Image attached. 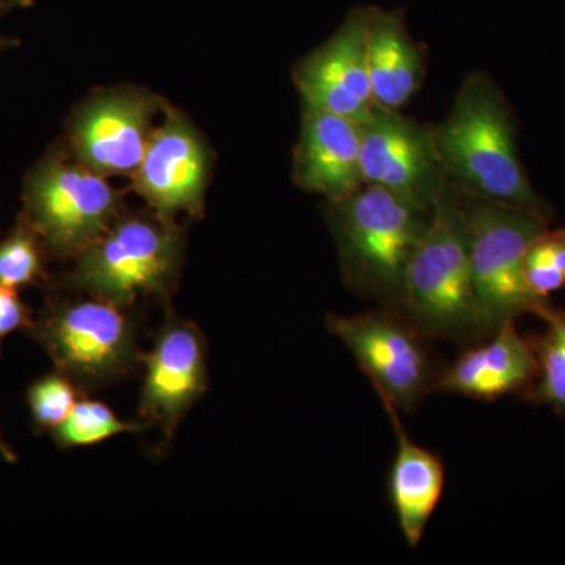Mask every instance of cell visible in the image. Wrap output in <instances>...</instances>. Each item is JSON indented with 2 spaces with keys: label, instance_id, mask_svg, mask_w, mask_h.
I'll list each match as a JSON object with an SVG mask.
<instances>
[{
  "label": "cell",
  "instance_id": "6da1fadb",
  "mask_svg": "<svg viewBox=\"0 0 565 565\" xmlns=\"http://www.w3.org/2000/svg\"><path fill=\"white\" fill-rule=\"evenodd\" d=\"M435 143L456 191L552 222L553 207L535 191L520 159L514 114L489 74L465 77L448 117L435 126Z\"/></svg>",
  "mask_w": 565,
  "mask_h": 565
},
{
  "label": "cell",
  "instance_id": "7a4b0ae2",
  "mask_svg": "<svg viewBox=\"0 0 565 565\" xmlns=\"http://www.w3.org/2000/svg\"><path fill=\"white\" fill-rule=\"evenodd\" d=\"M185 230L152 211L122 212L109 230L74 259L51 291L96 297L125 308L141 299L169 310L184 263Z\"/></svg>",
  "mask_w": 565,
  "mask_h": 565
},
{
  "label": "cell",
  "instance_id": "3957f363",
  "mask_svg": "<svg viewBox=\"0 0 565 565\" xmlns=\"http://www.w3.org/2000/svg\"><path fill=\"white\" fill-rule=\"evenodd\" d=\"M430 214L373 185L327 202L323 215L337 245L341 277L351 292L401 311L408 266Z\"/></svg>",
  "mask_w": 565,
  "mask_h": 565
},
{
  "label": "cell",
  "instance_id": "277c9868",
  "mask_svg": "<svg viewBox=\"0 0 565 565\" xmlns=\"http://www.w3.org/2000/svg\"><path fill=\"white\" fill-rule=\"evenodd\" d=\"M401 313L433 341L487 340L476 303L462 193L446 185L408 266Z\"/></svg>",
  "mask_w": 565,
  "mask_h": 565
},
{
  "label": "cell",
  "instance_id": "5b68a950",
  "mask_svg": "<svg viewBox=\"0 0 565 565\" xmlns=\"http://www.w3.org/2000/svg\"><path fill=\"white\" fill-rule=\"evenodd\" d=\"M28 334L84 394L118 384L143 364L137 308L84 294L51 291Z\"/></svg>",
  "mask_w": 565,
  "mask_h": 565
},
{
  "label": "cell",
  "instance_id": "8992f818",
  "mask_svg": "<svg viewBox=\"0 0 565 565\" xmlns=\"http://www.w3.org/2000/svg\"><path fill=\"white\" fill-rule=\"evenodd\" d=\"M120 191L82 166L65 143L52 148L28 173L21 217L51 258L74 262L125 212Z\"/></svg>",
  "mask_w": 565,
  "mask_h": 565
},
{
  "label": "cell",
  "instance_id": "52a82bcc",
  "mask_svg": "<svg viewBox=\"0 0 565 565\" xmlns=\"http://www.w3.org/2000/svg\"><path fill=\"white\" fill-rule=\"evenodd\" d=\"M476 303L486 338L504 322L534 315L541 300L527 288L525 258L530 245L548 230L535 212L463 195Z\"/></svg>",
  "mask_w": 565,
  "mask_h": 565
},
{
  "label": "cell",
  "instance_id": "ba28073f",
  "mask_svg": "<svg viewBox=\"0 0 565 565\" xmlns=\"http://www.w3.org/2000/svg\"><path fill=\"white\" fill-rule=\"evenodd\" d=\"M326 327L352 353L382 404L414 414L435 394L445 363L434 341L401 311L377 307L360 315H329Z\"/></svg>",
  "mask_w": 565,
  "mask_h": 565
},
{
  "label": "cell",
  "instance_id": "9c48e42d",
  "mask_svg": "<svg viewBox=\"0 0 565 565\" xmlns=\"http://www.w3.org/2000/svg\"><path fill=\"white\" fill-rule=\"evenodd\" d=\"M206 345L202 329L169 308L150 352L143 353L137 419L161 434L159 456L170 448L182 418L210 388Z\"/></svg>",
  "mask_w": 565,
  "mask_h": 565
},
{
  "label": "cell",
  "instance_id": "30bf717a",
  "mask_svg": "<svg viewBox=\"0 0 565 565\" xmlns=\"http://www.w3.org/2000/svg\"><path fill=\"white\" fill-rule=\"evenodd\" d=\"M362 172L364 185L384 189L426 214L448 185L435 126L377 106L362 125Z\"/></svg>",
  "mask_w": 565,
  "mask_h": 565
},
{
  "label": "cell",
  "instance_id": "8fae6325",
  "mask_svg": "<svg viewBox=\"0 0 565 565\" xmlns=\"http://www.w3.org/2000/svg\"><path fill=\"white\" fill-rule=\"evenodd\" d=\"M162 109V99L148 92L99 93L74 111L66 148L82 166L103 177H134L154 132L152 121Z\"/></svg>",
  "mask_w": 565,
  "mask_h": 565
},
{
  "label": "cell",
  "instance_id": "7c38bea8",
  "mask_svg": "<svg viewBox=\"0 0 565 565\" xmlns=\"http://www.w3.org/2000/svg\"><path fill=\"white\" fill-rule=\"evenodd\" d=\"M292 79L307 109L363 125L375 109L367 70V6L353 7L333 35L297 63Z\"/></svg>",
  "mask_w": 565,
  "mask_h": 565
},
{
  "label": "cell",
  "instance_id": "4fadbf2b",
  "mask_svg": "<svg viewBox=\"0 0 565 565\" xmlns=\"http://www.w3.org/2000/svg\"><path fill=\"white\" fill-rule=\"evenodd\" d=\"M211 152L200 134L177 109L166 107V120L154 129L132 189L167 222L180 214L203 217Z\"/></svg>",
  "mask_w": 565,
  "mask_h": 565
},
{
  "label": "cell",
  "instance_id": "5bb4252c",
  "mask_svg": "<svg viewBox=\"0 0 565 565\" xmlns=\"http://www.w3.org/2000/svg\"><path fill=\"white\" fill-rule=\"evenodd\" d=\"M534 337L504 322L484 341L467 345L452 363L445 364L435 394H452L493 403L505 396L525 397L537 379Z\"/></svg>",
  "mask_w": 565,
  "mask_h": 565
},
{
  "label": "cell",
  "instance_id": "9a60e30c",
  "mask_svg": "<svg viewBox=\"0 0 565 565\" xmlns=\"http://www.w3.org/2000/svg\"><path fill=\"white\" fill-rule=\"evenodd\" d=\"M294 182L326 202L343 200L364 185L362 125L303 107L299 140L294 150Z\"/></svg>",
  "mask_w": 565,
  "mask_h": 565
},
{
  "label": "cell",
  "instance_id": "2e32d148",
  "mask_svg": "<svg viewBox=\"0 0 565 565\" xmlns=\"http://www.w3.org/2000/svg\"><path fill=\"white\" fill-rule=\"evenodd\" d=\"M367 70L375 106L403 111L427 74V47L412 39L404 10L367 6Z\"/></svg>",
  "mask_w": 565,
  "mask_h": 565
},
{
  "label": "cell",
  "instance_id": "e0dca14e",
  "mask_svg": "<svg viewBox=\"0 0 565 565\" xmlns=\"http://www.w3.org/2000/svg\"><path fill=\"white\" fill-rule=\"evenodd\" d=\"M382 405L397 441L396 455L388 475L390 504L405 544L408 548H418L444 497L445 462L440 456L412 440L401 422L399 412L393 405Z\"/></svg>",
  "mask_w": 565,
  "mask_h": 565
},
{
  "label": "cell",
  "instance_id": "ac0fdd59",
  "mask_svg": "<svg viewBox=\"0 0 565 565\" xmlns=\"http://www.w3.org/2000/svg\"><path fill=\"white\" fill-rule=\"evenodd\" d=\"M534 316L545 322V330L541 337H534L539 373L523 399L546 405L565 418V310L546 302Z\"/></svg>",
  "mask_w": 565,
  "mask_h": 565
},
{
  "label": "cell",
  "instance_id": "d6986e66",
  "mask_svg": "<svg viewBox=\"0 0 565 565\" xmlns=\"http://www.w3.org/2000/svg\"><path fill=\"white\" fill-rule=\"evenodd\" d=\"M46 245L31 225L18 215L17 223L0 239V286L20 289L50 286Z\"/></svg>",
  "mask_w": 565,
  "mask_h": 565
},
{
  "label": "cell",
  "instance_id": "ffe728a7",
  "mask_svg": "<svg viewBox=\"0 0 565 565\" xmlns=\"http://www.w3.org/2000/svg\"><path fill=\"white\" fill-rule=\"evenodd\" d=\"M145 430H148V426L139 419L125 422L109 405L82 396L68 418L50 435L57 448L71 449L95 446L117 435L141 434Z\"/></svg>",
  "mask_w": 565,
  "mask_h": 565
},
{
  "label": "cell",
  "instance_id": "44dd1931",
  "mask_svg": "<svg viewBox=\"0 0 565 565\" xmlns=\"http://www.w3.org/2000/svg\"><path fill=\"white\" fill-rule=\"evenodd\" d=\"M82 396L85 394L79 386L61 371L54 370L36 379L28 390L33 430L41 435L57 429Z\"/></svg>",
  "mask_w": 565,
  "mask_h": 565
},
{
  "label": "cell",
  "instance_id": "7402d4cb",
  "mask_svg": "<svg viewBox=\"0 0 565 565\" xmlns=\"http://www.w3.org/2000/svg\"><path fill=\"white\" fill-rule=\"evenodd\" d=\"M527 288L537 299L550 300L565 286L564 228L546 230L530 245L525 258Z\"/></svg>",
  "mask_w": 565,
  "mask_h": 565
},
{
  "label": "cell",
  "instance_id": "603a6c76",
  "mask_svg": "<svg viewBox=\"0 0 565 565\" xmlns=\"http://www.w3.org/2000/svg\"><path fill=\"white\" fill-rule=\"evenodd\" d=\"M33 311L24 300L21 299L17 289L3 288L0 286V356L2 345L11 333L29 332L33 323Z\"/></svg>",
  "mask_w": 565,
  "mask_h": 565
},
{
  "label": "cell",
  "instance_id": "cb8c5ba5",
  "mask_svg": "<svg viewBox=\"0 0 565 565\" xmlns=\"http://www.w3.org/2000/svg\"><path fill=\"white\" fill-rule=\"evenodd\" d=\"M33 3H35L33 0H0V20L13 10L29 9ZM17 44H20V41L0 36V51L10 50V47L17 46Z\"/></svg>",
  "mask_w": 565,
  "mask_h": 565
},
{
  "label": "cell",
  "instance_id": "d4e9b609",
  "mask_svg": "<svg viewBox=\"0 0 565 565\" xmlns=\"http://www.w3.org/2000/svg\"><path fill=\"white\" fill-rule=\"evenodd\" d=\"M0 456H2L3 459L9 460V462H11V460L17 459V456H14L13 452H11L9 446L3 444L2 437H0Z\"/></svg>",
  "mask_w": 565,
  "mask_h": 565
},
{
  "label": "cell",
  "instance_id": "484cf974",
  "mask_svg": "<svg viewBox=\"0 0 565 565\" xmlns=\"http://www.w3.org/2000/svg\"><path fill=\"white\" fill-rule=\"evenodd\" d=\"M564 232H565V228H564Z\"/></svg>",
  "mask_w": 565,
  "mask_h": 565
}]
</instances>
